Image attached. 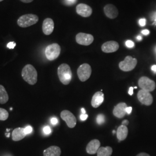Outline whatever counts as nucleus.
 <instances>
[{"label":"nucleus","instance_id":"obj_1","mask_svg":"<svg viewBox=\"0 0 156 156\" xmlns=\"http://www.w3.org/2000/svg\"><path fill=\"white\" fill-rule=\"evenodd\" d=\"M22 76L23 79L29 84L34 85L37 82V71L31 64H27L23 68Z\"/></svg>","mask_w":156,"mask_h":156},{"label":"nucleus","instance_id":"obj_2","mask_svg":"<svg viewBox=\"0 0 156 156\" xmlns=\"http://www.w3.org/2000/svg\"><path fill=\"white\" fill-rule=\"evenodd\" d=\"M58 78L62 83L67 85L69 83L72 79V71L70 67L67 64H62L57 70Z\"/></svg>","mask_w":156,"mask_h":156},{"label":"nucleus","instance_id":"obj_3","mask_svg":"<svg viewBox=\"0 0 156 156\" xmlns=\"http://www.w3.org/2000/svg\"><path fill=\"white\" fill-rule=\"evenodd\" d=\"M38 16L34 14H26L20 17L17 20V24L23 28L33 26L38 22Z\"/></svg>","mask_w":156,"mask_h":156},{"label":"nucleus","instance_id":"obj_4","mask_svg":"<svg viewBox=\"0 0 156 156\" xmlns=\"http://www.w3.org/2000/svg\"><path fill=\"white\" fill-rule=\"evenodd\" d=\"M61 52V48L57 44H52L48 45L45 49V55L48 60L53 61L58 58Z\"/></svg>","mask_w":156,"mask_h":156},{"label":"nucleus","instance_id":"obj_5","mask_svg":"<svg viewBox=\"0 0 156 156\" xmlns=\"http://www.w3.org/2000/svg\"><path fill=\"white\" fill-rule=\"evenodd\" d=\"M137 64L136 58H133L131 56H127L124 61L119 63L120 69L124 72H129L133 70Z\"/></svg>","mask_w":156,"mask_h":156},{"label":"nucleus","instance_id":"obj_6","mask_svg":"<svg viewBox=\"0 0 156 156\" xmlns=\"http://www.w3.org/2000/svg\"><path fill=\"white\" fill-rule=\"evenodd\" d=\"M91 68L88 64H83L78 68L77 73L78 78L82 82H85L89 79L91 74Z\"/></svg>","mask_w":156,"mask_h":156},{"label":"nucleus","instance_id":"obj_7","mask_svg":"<svg viewBox=\"0 0 156 156\" xmlns=\"http://www.w3.org/2000/svg\"><path fill=\"white\" fill-rule=\"evenodd\" d=\"M138 84L142 90L151 92L154 90L156 88L155 82L146 76H142L138 80Z\"/></svg>","mask_w":156,"mask_h":156},{"label":"nucleus","instance_id":"obj_8","mask_svg":"<svg viewBox=\"0 0 156 156\" xmlns=\"http://www.w3.org/2000/svg\"><path fill=\"white\" fill-rule=\"evenodd\" d=\"M60 116L62 119L66 122L68 127L73 128L75 127L76 124V118L71 112L67 110L62 111Z\"/></svg>","mask_w":156,"mask_h":156},{"label":"nucleus","instance_id":"obj_9","mask_svg":"<svg viewBox=\"0 0 156 156\" xmlns=\"http://www.w3.org/2000/svg\"><path fill=\"white\" fill-rule=\"evenodd\" d=\"M76 41L79 45L89 46L93 42L94 37L89 34L79 33L76 36Z\"/></svg>","mask_w":156,"mask_h":156},{"label":"nucleus","instance_id":"obj_10","mask_svg":"<svg viewBox=\"0 0 156 156\" xmlns=\"http://www.w3.org/2000/svg\"><path fill=\"white\" fill-rule=\"evenodd\" d=\"M137 97L140 102L146 106H149L153 103V98L150 92L141 89L139 91Z\"/></svg>","mask_w":156,"mask_h":156},{"label":"nucleus","instance_id":"obj_11","mask_svg":"<svg viewBox=\"0 0 156 156\" xmlns=\"http://www.w3.org/2000/svg\"><path fill=\"white\" fill-rule=\"evenodd\" d=\"M76 11L79 15L83 17H88L91 15L93 9L87 4H79L76 7Z\"/></svg>","mask_w":156,"mask_h":156},{"label":"nucleus","instance_id":"obj_12","mask_svg":"<svg viewBox=\"0 0 156 156\" xmlns=\"http://www.w3.org/2000/svg\"><path fill=\"white\" fill-rule=\"evenodd\" d=\"M119 48V45L117 42L114 41H108L105 42L101 46V49L102 51L106 53H113L116 51Z\"/></svg>","mask_w":156,"mask_h":156},{"label":"nucleus","instance_id":"obj_13","mask_svg":"<svg viewBox=\"0 0 156 156\" xmlns=\"http://www.w3.org/2000/svg\"><path fill=\"white\" fill-rule=\"evenodd\" d=\"M127 107V105L124 102H120L113 109V113L115 117L122 119L125 116L126 111V109Z\"/></svg>","mask_w":156,"mask_h":156},{"label":"nucleus","instance_id":"obj_14","mask_svg":"<svg viewBox=\"0 0 156 156\" xmlns=\"http://www.w3.org/2000/svg\"><path fill=\"white\" fill-rule=\"evenodd\" d=\"M104 11L106 16L109 19H115L118 16L119 12L117 8L113 4H107L104 8Z\"/></svg>","mask_w":156,"mask_h":156},{"label":"nucleus","instance_id":"obj_15","mask_svg":"<svg viewBox=\"0 0 156 156\" xmlns=\"http://www.w3.org/2000/svg\"><path fill=\"white\" fill-rule=\"evenodd\" d=\"M55 27V23L53 20L50 18H46L44 20L42 24L43 33L46 35H50L53 33Z\"/></svg>","mask_w":156,"mask_h":156},{"label":"nucleus","instance_id":"obj_16","mask_svg":"<svg viewBox=\"0 0 156 156\" xmlns=\"http://www.w3.org/2000/svg\"><path fill=\"white\" fill-rule=\"evenodd\" d=\"M100 142L98 140H91L86 146V151L90 154H94L100 147Z\"/></svg>","mask_w":156,"mask_h":156},{"label":"nucleus","instance_id":"obj_17","mask_svg":"<svg viewBox=\"0 0 156 156\" xmlns=\"http://www.w3.org/2000/svg\"><path fill=\"white\" fill-rule=\"evenodd\" d=\"M104 94L101 92L98 91L95 93L94 95L93 96L92 100H91V105L95 108H97L98 107L100 106L102 104L104 100Z\"/></svg>","mask_w":156,"mask_h":156},{"label":"nucleus","instance_id":"obj_18","mask_svg":"<svg viewBox=\"0 0 156 156\" xmlns=\"http://www.w3.org/2000/svg\"><path fill=\"white\" fill-rule=\"evenodd\" d=\"M26 134L24 132V128H15L12 132V140L14 141H19L23 140L26 136Z\"/></svg>","mask_w":156,"mask_h":156},{"label":"nucleus","instance_id":"obj_19","mask_svg":"<svg viewBox=\"0 0 156 156\" xmlns=\"http://www.w3.org/2000/svg\"><path fill=\"white\" fill-rule=\"evenodd\" d=\"M62 153L61 149L56 146H51L44 151V156H60Z\"/></svg>","mask_w":156,"mask_h":156},{"label":"nucleus","instance_id":"obj_20","mask_svg":"<svg viewBox=\"0 0 156 156\" xmlns=\"http://www.w3.org/2000/svg\"><path fill=\"white\" fill-rule=\"evenodd\" d=\"M128 128L126 126L121 125L117 128L116 135L118 140L120 141H122L126 139L127 135H128Z\"/></svg>","mask_w":156,"mask_h":156},{"label":"nucleus","instance_id":"obj_21","mask_svg":"<svg viewBox=\"0 0 156 156\" xmlns=\"http://www.w3.org/2000/svg\"><path fill=\"white\" fill-rule=\"evenodd\" d=\"M112 148L110 146L100 147L97 151V156H111L112 154Z\"/></svg>","mask_w":156,"mask_h":156},{"label":"nucleus","instance_id":"obj_22","mask_svg":"<svg viewBox=\"0 0 156 156\" xmlns=\"http://www.w3.org/2000/svg\"><path fill=\"white\" fill-rule=\"evenodd\" d=\"M9 100V96L5 87L0 84V104H4Z\"/></svg>","mask_w":156,"mask_h":156},{"label":"nucleus","instance_id":"obj_23","mask_svg":"<svg viewBox=\"0 0 156 156\" xmlns=\"http://www.w3.org/2000/svg\"><path fill=\"white\" fill-rule=\"evenodd\" d=\"M9 117L8 112L3 108H0V120L4 121Z\"/></svg>","mask_w":156,"mask_h":156},{"label":"nucleus","instance_id":"obj_24","mask_svg":"<svg viewBox=\"0 0 156 156\" xmlns=\"http://www.w3.org/2000/svg\"><path fill=\"white\" fill-rule=\"evenodd\" d=\"M105 122V117L102 114H99L97 117V123L99 125H102Z\"/></svg>","mask_w":156,"mask_h":156},{"label":"nucleus","instance_id":"obj_25","mask_svg":"<svg viewBox=\"0 0 156 156\" xmlns=\"http://www.w3.org/2000/svg\"><path fill=\"white\" fill-rule=\"evenodd\" d=\"M32 131H33V128H32V127H31L30 126H27L26 127L24 128V132L26 135L30 134Z\"/></svg>","mask_w":156,"mask_h":156},{"label":"nucleus","instance_id":"obj_26","mask_svg":"<svg viewBox=\"0 0 156 156\" xmlns=\"http://www.w3.org/2000/svg\"><path fill=\"white\" fill-rule=\"evenodd\" d=\"M126 45L127 46V47L129 48H133L134 46V43L132 41H130V40H128L126 42Z\"/></svg>","mask_w":156,"mask_h":156},{"label":"nucleus","instance_id":"obj_27","mask_svg":"<svg viewBox=\"0 0 156 156\" xmlns=\"http://www.w3.org/2000/svg\"><path fill=\"white\" fill-rule=\"evenodd\" d=\"M44 132L45 134H50L51 132V129L49 126H45L44 128Z\"/></svg>","mask_w":156,"mask_h":156},{"label":"nucleus","instance_id":"obj_28","mask_svg":"<svg viewBox=\"0 0 156 156\" xmlns=\"http://www.w3.org/2000/svg\"><path fill=\"white\" fill-rule=\"evenodd\" d=\"M16 43L15 42H9L7 45V48L10 49H13L15 48V46H16Z\"/></svg>","mask_w":156,"mask_h":156},{"label":"nucleus","instance_id":"obj_29","mask_svg":"<svg viewBox=\"0 0 156 156\" xmlns=\"http://www.w3.org/2000/svg\"><path fill=\"white\" fill-rule=\"evenodd\" d=\"M76 1L77 0H64L66 4L68 5H72L76 2Z\"/></svg>","mask_w":156,"mask_h":156},{"label":"nucleus","instance_id":"obj_30","mask_svg":"<svg viewBox=\"0 0 156 156\" xmlns=\"http://www.w3.org/2000/svg\"><path fill=\"white\" fill-rule=\"evenodd\" d=\"M140 25L141 27H144L146 25V19H140L139 21Z\"/></svg>","mask_w":156,"mask_h":156},{"label":"nucleus","instance_id":"obj_31","mask_svg":"<svg viewBox=\"0 0 156 156\" xmlns=\"http://www.w3.org/2000/svg\"><path fill=\"white\" fill-rule=\"evenodd\" d=\"M50 122H51V123L53 125H56L57 123H58V120H57V119L56 118V117H53V118L51 119Z\"/></svg>","mask_w":156,"mask_h":156},{"label":"nucleus","instance_id":"obj_32","mask_svg":"<svg viewBox=\"0 0 156 156\" xmlns=\"http://www.w3.org/2000/svg\"><path fill=\"white\" fill-rule=\"evenodd\" d=\"M88 117V115H86V114H82L80 116V119L82 121H84L86 120Z\"/></svg>","mask_w":156,"mask_h":156},{"label":"nucleus","instance_id":"obj_33","mask_svg":"<svg viewBox=\"0 0 156 156\" xmlns=\"http://www.w3.org/2000/svg\"><path fill=\"white\" fill-rule=\"evenodd\" d=\"M132 109H133V108H132L131 106L127 107V108H126V113H127V114H128V115L131 114V112H132Z\"/></svg>","mask_w":156,"mask_h":156},{"label":"nucleus","instance_id":"obj_34","mask_svg":"<svg viewBox=\"0 0 156 156\" xmlns=\"http://www.w3.org/2000/svg\"><path fill=\"white\" fill-rule=\"evenodd\" d=\"M142 33L143 34H144L145 35H147L149 34L150 31H149L148 30H144L142 31Z\"/></svg>","mask_w":156,"mask_h":156},{"label":"nucleus","instance_id":"obj_35","mask_svg":"<svg viewBox=\"0 0 156 156\" xmlns=\"http://www.w3.org/2000/svg\"><path fill=\"white\" fill-rule=\"evenodd\" d=\"M133 90H134V87H131L129 89V91H128V94L130 95H132L133 94Z\"/></svg>","mask_w":156,"mask_h":156},{"label":"nucleus","instance_id":"obj_36","mask_svg":"<svg viewBox=\"0 0 156 156\" xmlns=\"http://www.w3.org/2000/svg\"><path fill=\"white\" fill-rule=\"evenodd\" d=\"M136 156H150L149 154L146 153H140V154H138Z\"/></svg>","mask_w":156,"mask_h":156},{"label":"nucleus","instance_id":"obj_37","mask_svg":"<svg viewBox=\"0 0 156 156\" xmlns=\"http://www.w3.org/2000/svg\"><path fill=\"white\" fill-rule=\"evenodd\" d=\"M20 1L24 3H30L33 1V0H20Z\"/></svg>","mask_w":156,"mask_h":156},{"label":"nucleus","instance_id":"obj_38","mask_svg":"<svg viewBox=\"0 0 156 156\" xmlns=\"http://www.w3.org/2000/svg\"><path fill=\"white\" fill-rule=\"evenodd\" d=\"M128 123H129V122H128L127 120H124L123 122H122V125H124V126H127L128 124Z\"/></svg>","mask_w":156,"mask_h":156},{"label":"nucleus","instance_id":"obj_39","mask_svg":"<svg viewBox=\"0 0 156 156\" xmlns=\"http://www.w3.org/2000/svg\"><path fill=\"white\" fill-rule=\"evenodd\" d=\"M151 70L153 71H154V73H156V65H154L151 67Z\"/></svg>","mask_w":156,"mask_h":156},{"label":"nucleus","instance_id":"obj_40","mask_svg":"<svg viewBox=\"0 0 156 156\" xmlns=\"http://www.w3.org/2000/svg\"><path fill=\"white\" fill-rule=\"evenodd\" d=\"M81 111H82L83 114H86V111H85V109L84 108H82L81 109Z\"/></svg>","mask_w":156,"mask_h":156},{"label":"nucleus","instance_id":"obj_41","mask_svg":"<svg viewBox=\"0 0 156 156\" xmlns=\"http://www.w3.org/2000/svg\"><path fill=\"white\" fill-rule=\"evenodd\" d=\"M137 39H138V40H140H140L142 39V37H141L140 36H138V37H137Z\"/></svg>","mask_w":156,"mask_h":156},{"label":"nucleus","instance_id":"obj_42","mask_svg":"<svg viewBox=\"0 0 156 156\" xmlns=\"http://www.w3.org/2000/svg\"><path fill=\"white\" fill-rule=\"evenodd\" d=\"M4 1V0H0V2H1V1Z\"/></svg>","mask_w":156,"mask_h":156},{"label":"nucleus","instance_id":"obj_43","mask_svg":"<svg viewBox=\"0 0 156 156\" xmlns=\"http://www.w3.org/2000/svg\"></svg>","mask_w":156,"mask_h":156}]
</instances>
